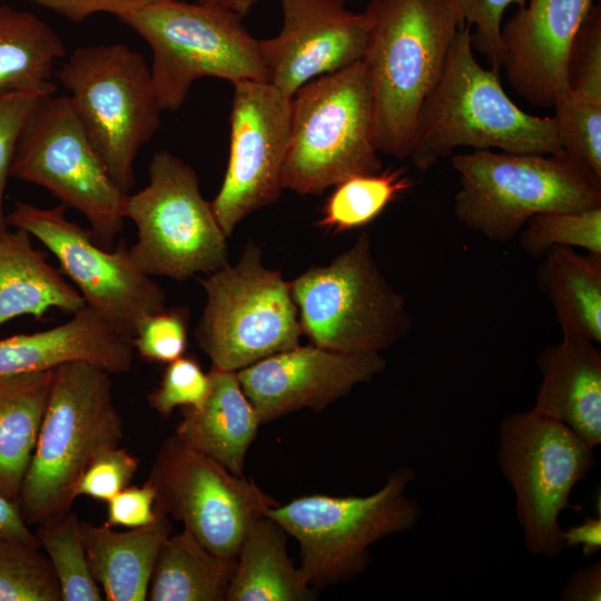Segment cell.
Segmentation results:
<instances>
[{
    "label": "cell",
    "mask_w": 601,
    "mask_h": 601,
    "mask_svg": "<svg viewBox=\"0 0 601 601\" xmlns=\"http://www.w3.org/2000/svg\"><path fill=\"white\" fill-rule=\"evenodd\" d=\"M362 63L380 152L410 158L425 101L436 87L459 29L452 0H370Z\"/></svg>",
    "instance_id": "6da1fadb"
},
{
    "label": "cell",
    "mask_w": 601,
    "mask_h": 601,
    "mask_svg": "<svg viewBox=\"0 0 601 601\" xmlns=\"http://www.w3.org/2000/svg\"><path fill=\"white\" fill-rule=\"evenodd\" d=\"M460 147L515 154L563 150L554 117L519 108L504 91L500 71L479 63L466 23L459 29L443 73L424 104L408 159L425 171Z\"/></svg>",
    "instance_id": "7a4b0ae2"
},
{
    "label": "cell",
    "mask_w": 601,
    "mask_h": 601,
    "mask_svg": "<svg viewBox=\"0 0 601 601\" xmlns=\"http://www.w3.org/2000/svg\"><path fill=\"white\" fill-rule=\"evenodd\" d=\"M125 435L111 374L71 362L52 370L50 392L18 505L27 524L71 511L75 486L102 451Z\"/></svg>",
    "instance_id": "3957f363"
},
{
    "label": "cell",
    "mask_w": 601,
    "mask_h": 601,
    "mask_svg": "<svg viewBox=\"0 0 601 601\" xmlns=\"http://www.w3.org/2000/svg\"><path fill=\"white\" fill-rule=\"evenodd\" d=\"M452 166L457 220L493 242L510 240L539 214L601 207V177L565 150H474L453 156Z\"/></svg>",
    "instance_id": "277c9868"
},
{
    "label": "cell",
    "mask_w": 601,
    "mask_h": 601,
    "mask_svg": "<svg viewBox=\"0 0 601 601\" xmlns=\"http://www.w3.org/2000/svg\"><path fill=\"white\" fill-rule=\"evenodd\" d=\"M416 476L413 467L402 465L372 494L305 495L268 508L264 515L297 541L298 568L312 588L336 584L365 571L373 544L418 523L421 505L407 494Z\"/></svg>",
    "instance_id": "5b68a950"
},
{
    "label": "cell",
    "mask_w": 601,
    "mask_h": 601,
    "mask_svg": "<svg viewBox=\"0 0 601 601\" xmlns=\"http://www.w3.org/2000/svg\"><path fill=\"white\" fill-rule=\"evenodd\" d=\"M378 155L362 61L313 79L292 97L284 189L321 195L352 176L381 171Z\"/></svg>",
    "instance_id": "8992f818"
},
{
    "label": "cell",
    "mask_w": 601,
    "mask_h": 601,
    "mask_svg": "<svg viewBox=\"0 0 601 601\" xmlns=\"http://www.w3.org/2000/svg\"><path fill=\"white\" fill-rule=\"evenodd\" d=\"M68 99L115 184L134 186V161L162 111L144 56L120 45L81 47L58 71Z\"/></svg>",
    "instance_id": "52a82bcc"
},
{
    "label": "cell",
    "mask_w": 601,
    "mask_h": 601,
    "mask_svg": "<svg viewBox=\"0 0 601 601\" xmlns=\"http://www.w3.org/2000/svg\"><path fill=\"white\" fill-rule=\"evenodd\" d=\"M118 19L151 49L150 70L162 111L177 110L201 78L268 82L258 40L235 12L157 0Z\"/></svg>",
    "instance_id": "ba28073f"
},
{
    "label": "cell",
    "mask_w": 601,
    "mask_h": 601,
    "mask_svg": "<svg viewBox=\"0 0 601 601\" xmlns=\"http://www.w3.org/2000/svg\"><path fill=\"white\" fill-rule=\"evenodd\" d=\"M303 335L342 353H381L412 323L404 298L387 282L362 231L328 265L312 266L289 282Z\"/></svg>",
    "instance_id": "9c48e42d"
},
{
    "label": "cell",
    "mask_w": 601,
    "mask_h": 601,
    "mask_svg": "<svg viewBox=\"0 0 601 601\" xmlns=\"http://www.w3.org/2000/svg\"><path fill=\"white\" fill-rule=\"evenodd\" d=\"M497 464L514 495L515 516L528 552L553 559L563 549L561 514L594 465V449L565 424L534 408L504 417Z\"/></svg>",
    "instance_id": "30bf717a"
},
{
    "label": "cell",
    "mask_w": 601,
    "mask_h": 601,
    "mask_svg": "<svg viewBox=\"0 0 601 601\" xmlns=\"http://www.w3.org/2000/svg\"><path fill=\"white\" fill-rule=\"evenodd\" d=\"M206 292L195 338L211 366L239 371L299 345L303 335L289 282L248 243L235 265L200 279Z\"/></svg>",
    "instance_id": "8fae6325"
},
{
    "label": "cell",
    "mask_w": 601,
    "mask_h": 601,
    "mask_svg": "<svg viewBox=\"0 0 601 601\" xmlns=\"http://www.w3.org/2000/svg\"><path fill=\"white\" fill-rule=\"evenodd\" d=\"M148 173V185L127 194L124 204L125 219L137 228L129 247L137 267L149 276L185 280L226 265L228 237L203 197L194 168L160 150Z\"/></svg>",
    "instance_id": "7c38bea8"
},
{
    "label": "cell",
    "mask_w": 601,
    "mask_h": 601,
    "mask_svg": "<svg viewBox=\"0 0 601 601\" xmlns=\"http://www.w3.org/2000/svg\"><path fill=\"white\" fill-rule=\"evenodd\" d=\"M10 177L38 185L82 214L97 244L115 247L126 195L112 180L68 96H41L19 136Z\"/></svg>",
    "instance_id": "4fadbf2b"
},
{
    "label": "cell",
    "mask_w": 601,
    "mask_h": 601,
    "mask_svg": "<svg viewBox=\"0 0 601 601\" xmlns=\"http://www.w3.org/2000/svg\"><path fill=\"white\" fill-rule=\"evenodd\" d=\"M147 481L156 491L155 508L225 559L236 560L253 523L279 504L175 433L158 449Z\"/></svg>",
    "instance_id": "5bb4252c"
},
{
    "label": "cell",
    "mask_w": 601,
    "mask_h": 601,
    "mask_svg": "<svg viewBox=\"0 0 601 601\" xmlns=\"http://www.w3.org/2000/svg\"><path fill=\"white\" fill-rule=\"evenodd\" d=\"M65 210L16 201L7 221L47 247L86 305L131 339L148 315L166 307L165 289L137 267L124 239L105 248Z\"/></svg>",
    "instance_id": "9a60e30c"
},
{
    "label": "cell",
    "mask_w": 601,
    "mask_h": 601,
    "mask_svg": "<svg viewBox=\"0 0 601 601\" xmlns=\"http://www.w3.org/2000/svg\"><path fill=\"white\" fill-rule=\"evenodd\" d=\"M233 86L228 164L210 201L227 237L246 216L275 203L284 189L292 99L266 81Z\"/></svg>",
    "instance_id": "2e32d148"
},
{
    "label": "cell",
    "mask_w": 601,
    "mask_h": 601,
    "mask_svg": "<svg viewBox=\"0 0 601 601\" xmlns=\"http://www.w3.org/2000/svg\"><path fill=\"white\" fill-rule=\"evenodd\" d=\"M279 32L258 40L268 82L292 98L315 78L361 61L367 39L364 12L343 0H280Z\"/></svg>",
    "instance_id": "e0dca14e"
},
{
    "label": "cell",
    "mask_w": 601,
    "mask_h": 601,
    "mask_svg": "<svg viewBox=\"0 0 601 601\" xmlns=\"http://www.w3.org/2000/svg\"><path fill=\"white\" fill-rule=\"evenodd\" d=\"M385 367L381 353H342L312 344L275 353L236 373L263 424L300 408L321 412Z\"/></svg>",
    "instance_id": "ac0fdd59"
},
{
    "label": "cell",
    "mask_w": 601,
    "mask_h": 601,
    "mask_svg": "<svg viewBox=\"0 0 601 601\" xmlns=\"http://www.w3.org/2000/svg\"><path fill=\"white\" fill-rule=\"evenodd\" d=\"M593 0H526L501 26V69L532 106L554 108L568 91L574 39Z\"/></svg>",
    "instance_id": "d6986e66"
},
{
    "label": "cell",
    "mask_w": 601,
    "mask_h": 601,
    "mask_svg": "<svg viewBox=\"0 0 601 601\" xmlns=\"http://www.w3.org/2000/svg\"><path fill=\"white\" fill-rule=\"evenodd\" d=\"M131 339L85 304L52 328L0 339V376L51 371L71 362L92 364L111 375L130 371Z\"/></svg>",
    "instance_id": "ffe728a7"
},
{
    "label": "cell",
    "mask_w": 601,
    "mask_h": 601,
    "mask_svg": "<svg viewBox=\"0 0 601 601\" xmlns=\"http://www.w3.org/2000/svg\"><path fill=\"white\" fill-rule=\"evenodd\" d=\"M536 363L542 380L533 408L595 449L601 443V354L595 343L563 335Z\"/></svg>",
    "instance_id": "44dd1931"
},
{
    "label": "cell",
    "mask_w": 601,
    "mask_h": 601,
    "mask_svg": "<svg viewBox=\"0 0 601 601\" xmlns=\"http://www.w3.org/2000/svg\"><path fill=\"white\" fill-rule=\"evenodd\" d=\"M209 394L199 407H180L175 434L195 451L243 475L249 446L262 424L237 373L211 366Z\"/></svg>",
    "instance_id": "7402d4cb"
},
{
    "label": "cell",
    "mask_w": 601,
    "mask_h": 601,
    "mask_svg": "<svg viewBox=\"0 0 601 601\" xmlns=\"http://www.w3.org/2000/svg\"><path fill=\"white\" fill-rule=\"evenodd\" d=\"M156 511L152 523L125 532L115 531L107 523L80 521L90 572L105 600H147L158 553L173 530L171 519Z\"/></svg>",
    "instance_id": "603a6c76"
},
{
    "label": "cell",
    "mask_w": 601,
    "mask_h": 601,
    "mask_svg": "<svg viewBox=\"0 0 601 601\" xmlns=\"http://www.w3.org/2000/svg\"><path fill=\"white\" fill-rule=\"evenodd\" d=\"M85 304L77 288L32 246L26 230L0 236V326L22 315L41 319L51 308L73 314Z\"/></svg>",
    "instance_id": "cb8c5ba5"
},
{
    "label": "cell",
    "mask_w": 601,
    "mask_h": 601,
    "mask_svg": "<svg viewBox=\"0 0 601 601\" xmlns=\"http://www.w3.org/2000/svg\"><path fill=\"white\" fill-rule=\"evenodd\" d=\"M287 533L263 515L239 550L226 601H308L315 592L287 554Z\"/></svg>",
    "instance_id": "d4e9b609"
},
{
    "label": "cell",
    "mask_w": 601,
    "mask_h": 601,
    "mask_svg": "<svg viewBox=\"0 0 601 601\" xmlns=\"http://www.w3.org/2000/svg\"><path fill=\"white\" fill-rule=\"evenodd\" d=\"M51 380L52 370L0 376V492L17 504Z\"/></svg>",
    "instance_id": "484cf974"
},
{
    "label": "cell",
    "mask_w": 601,
    "mask_h": 601,
    "mask_svg": "<svg viewBox=\"0 0 601 601\" xmlns=\"http://www.w3.org/2000/svg\"><path fill=\"white\" fill-rule=\"evenodd\" d=\"M540 283L563 335L601 343V255L555 246L545 253Z\"/></svg>",
    "instance_id": "4316f807"
},
{
    "label": "cell",
    "mask_w": 601,
    "mask_h": 601,
    "mask_svg": "<svg viewBox=\"0 0 601 601\" xmlns=\"http://www.w3.org/2000/svg\"><path fill=\"white\" fill-rule=\"evenodd\" d=\"M66 53L56 31L33 13L0 4V95L56 92L52 71Z\"/></svg>",
    "instance_id": "83f0119b"
},
{
    "label": "cell",
    "mask_w": 601,
    "mask_h": 601,
    "mask_svg": "<svg viewBox=\"0 0 601 601\" xmlns=\"http://www.w3.org/2000/svg\"><path fill=\"white\" fill-rule=\"evenodd\" d=\"M236 560L210 552L184 528L162 543L147 600L225 601Z\"/></svg>",
    "instance_id": "f1b7e54d"
},
{
    "label": "cell",
    "mask_w": 601,
    "mask_h": 601,
    "mask_svg": "<svg viewBox=\"0 0 601 601\" xmlns=\"http://www.w3.org/2000/svg\"><path fill=\"white\" fill-rule=\"evenodd\" d=\"M413 184L404 169L388 168L352 176L334 186L317 226L334 233L363 227L410 190Z\"/></svg>",
    "instance_id": "f546056e"
},
{
    "label": "cell",
    "mask_w": 601,
    "mask_h": 601,
    "mask_svg": "<svg viewBox=\"0 0 601 601\" xmlns=\"http://www.w3.org/2000/svg\"><path fill=\"white\" fill-rule=\"evenodd\" d=\"M35 534L58 579L62 601L105 600L90 572L80 521L75 512L41 522Z\"/></svg>",
    "instance_id": "4dcf8cb0"
},
{
    "label": "cell",
    "mask_w": 601,
    "mask_h": 601,
    "mask_svg": "<svg viewBox=\"0 0 601 601\" xmlns=\"http://www.w3.org/2000/svg\"><path fill=\"white\" fill-rule=\"evenodd\" d=\"M0 601H62L58 579L39 545L0 538Z\"/></svg>",
    "instance_id": "1f68e13d"
},
{
    "label": "cell",
    "mask_w": 601,
    "mask_h": 601,
    "mask_svg": "<svg viewBox=\"0 0 601 601\" xmlns=\"http://www.w3.org/2000/svg\"><path fill=\"white\" fill-rule=\"evenodd\" d=\"M519 234L521 248L532 256L555 246L580 247L601 255V207L539 214Z\"/></svg>",
    "instance_id": "d6a6232c"
},
{
    "label": "cell",
    "mask_w": 601,
    "mask_h": 601,
    "mask_svg": "<svg viewBox=\"0 0 601 601\" xmlns=\"http://www.w3.org/2000/svg\"><path fill=\"white\" fill-rule=\"evenodd\" d=\"M553 109L563 150L601 177V99L566 91Z\"/></svg>",
    "instance_id": "836d02e7"
},
{
    "label": "cell",
    "mask_w": 601,
    "mask_h": 601,
    "mask_svg": "<svg viewBox=\"0 0 601 601\" xmlns=\"http://www.w3.org/2000/svg\"><path fill=\"white\" fill-rule=\"evenodd\" d=\"M188 307L161 308L148 315L131 338L134 349L150 363L168 364L188 346Z\"/></svg>",
    "instance_id": "e575fe53"
},
{
    "label": "cell",
    "mask_w": 601,
    "mask_h": 601,
    "mask_svg": "<svg viewBox=\"0 0 601 601\" xmlns=\"http://www.w3.org/2000/svg\"><path fill=\"white\" fill-rule=\"evenodd\" d=\"M166 365L159 384L147 396L149 407L168 417L176 407L201 406L211 386L209 373L191 356L183 355Z\"/></svg>",
    "instance_id": "d590c367"
},
{
    "label": "cell",
    "mask_w": 601,
    "mask_h": 601,
    "mask_svg": "<svg viewBox=\"0 0 601 601\" xmlns=\"http://www.w3.org/2000/svg\"><path fill=\"white\" fill-rule=\"evenodd\" d=\"M568 91L601 99V9L593 3L571 49Z\"/></svg>",
    "instance_id": "8d00e7d4"
},
{
    "label": "cell",
    "mask_w": 601,
    "mask_h": 601,
    "mask_svg": "<svg viewBox=\"0 0 601 601\" xmlns=\"http://www.w3.org/2000/svg\"><path fill=\"white\" fill-rule=\"evenodd\" d=\"M139 460L116 446L99 453L85 469L75 486V497L86 495L108 502L127 487L137 472Z\"/></svg>",
    "instance_id": "74e56055"
},
{
    "label": "cell",
    "mask_w": 601,
    "mask_h": 601,
    "mask_svg": "<svg viewBox=\"0 0 601 601\" xmlns=\"http://www.w3.org/2000/svg\"><path fill=\"white\" fill-rule=\"evenodd\" d=\"M46 93L32 90L0 95V236L9 230L4 194L17 142L35 105Z\"/></svg>",
    "instance_id": "f35d334b"
},
{
    "label": "cell",
    "mask_w": 601,
    "mask_h": 601,
    "mask_svg": "<svg viewBox=\"0 0 601 601\" xmlns=\"http://www.w3.org/2000/svg\"><path fill=\"white\" fill-rule=\"evenodd\" d=\"M463 23L474 27L473 48L482 52L492 69L501 70V26L511 4L519 8L526 0H452Z\"/></svg>",
    "instance_id": "ab89813d"
},
{
    "label": "cell",
    "mask_w": 601,
    "mask_h": 601,
    "mask_svg": "<svg viewBox=\"0 0 601 601\" xmlns=\"http://www.w3.org/2000/svg\"><path fill=\"white\" fill-rule=\"evenodd\" d=\"M107 521L110 526L136 529L152 523L157 518L156 491L146 480L140 485H128L107 502Z\"/></svg>",
    "instance_id": "60d3db41"
},
{
    "label": "cell",
    "mask_w": 601,
    "mask_h": 601,
    "mask_svg": "<svg viewBox=\"0 0 601 601\" xmlns=\"http://www.w3.org/2000/svg\"><path fill=\"white\" fill-rule=\"evenodd\" d=\"M72 22H82L96 13H111L117 18L140 10L157 0H30Z\"/></svg>",
    "instance_id": "b9f144b4"
},
{
    "label": "cell",
    "mask_w": 601,
    "mask_h": 601,
    "mask_svg": "<svg viewBox=\"0 0 601 601\" xmlns=\"http://www.w3.org/2000/svg\"><path fill=\"white\" fill-rule=\"evenodd\" d=\"M561 601H600L601 562H594L573 572L560 593Z\"/></svg>",
    "instance_id": "7bdbcfd3"
},
{
    "label": "cell",
    "mask_w": 601,
    "mask_h": 601,
    "mask_svg": "<svg viewBox=\"0 0 601 601\" xmlns=\"http://www.w3.org/2000/svg\"><path fill=\"white\" fill-rule=\"evenodd\" d=\"M564 548L582 549L583 555L590 558L601 550V516H585L575 525L563 530Z\"/></svg>",
    "instance_id": "ee69618b"
},
{
    "label": "cell",
    "mask_w": 601,
    "mask_h": 601,
    "mask_svg": "<svg viewBox=\"0 0 601 601\" xmlns=\"http://www.w3.org/2000/svg\"><path fill=\"white\" fill-rule=\"evenodd\" d=\"M0 538L17 539L39 545L35 532L30 530V526L22 518L19 505L7 499L1 492Z\"/></svg>",
    "instance_id": "f6af8a7d"
},
{
    "label": "cell",
    "mask_w": 601,
    "mask_h": 601,
    "mask_svg": "<svg viewBox=\"0 0 601 601\" xmlns=\"http://www.w3.org/2000/svg\"><path fill=\"white\" fill-rule=\"evenodd\" d=\"M256 0H197V3L228 10L239 14L240 17L246 16Z\"/></svg>",
    "instance_id": "bcb514c9"
},
{
    "label": "cell",
    "mask_w": 601,
    "mask_h": 601,
    "mask_svg": "<svg viewBox=\"0 0 601 601\" xmlns=\"http://www.w3.org/2000/svg\"><path fill=\"white\" fill-rule=\"evenodd\" d=\"M343 1H346V0H343Z\"/></svg>",
    "instance_id": "7dc6e473"
}]
</instances>
